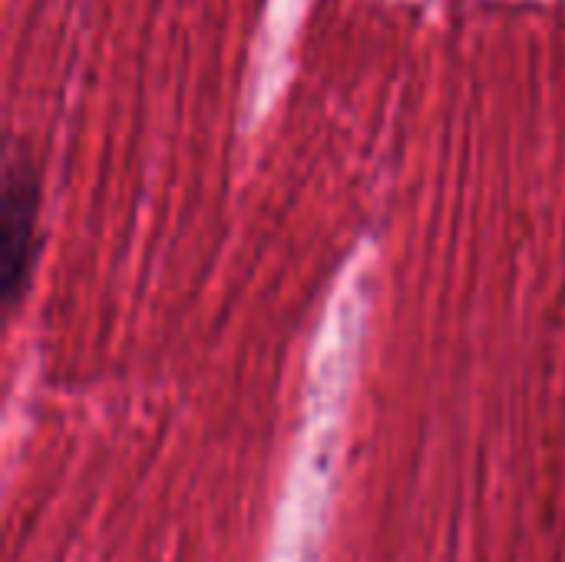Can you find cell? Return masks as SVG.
I'll list each match as a JSON object with an SVG mask.
<instances>
[{"label":"cell","mask_w":565,"mask_h":562,"mask_svg":"<svg viewBox=\"0 0 565 562\" xmlns=\"http://www.w3.org/2000/svg\"><path fill=\"white\" fill-rule=\"evenodd\" d=\"M0 262H3V305L17 308L26 295L30 272L36 262V215H40V179L23 156H7L3 166V202H0Z\"/></svg>","instance_id":"cell-1"}]
</instances>
